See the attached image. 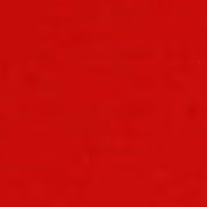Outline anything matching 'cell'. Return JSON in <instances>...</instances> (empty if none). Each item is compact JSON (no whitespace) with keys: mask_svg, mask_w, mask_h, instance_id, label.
Returning <instances> with one entry per match:
<instances>
[{"mask_svg":"<svg viewBox=\"0 0 207 207\" xmlns=\"http://www.w3.org/2000/svg\"><path fill=\"white\" fill-rule=\"evenodd\" d=\"M1 118H4V117H3L2 115H0V122H2L3 120H4V119H1Z\"/></svg>","mask_w":207,"mask_h":207,"instance_id":"1","label":"cell"}]
</instances>
